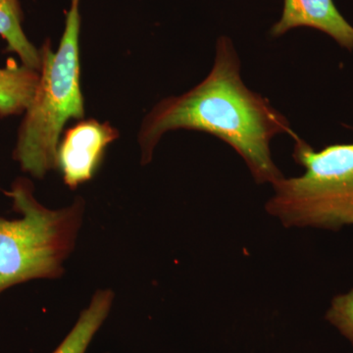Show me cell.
I'll return each mask as SVG.
<instances>
[{"label":"cell","mask_w":353,"mask_h":353,"mask_svg":"<svg viewBox=\"0 0 353 353\" xmlns=\"http://www.w3.org/2000/svg\"><path fill=\"white\" fill-rule=\"evenodd\" d=\"M39 71L9 62L0 68V117L25 113L38 88Z\"/></svg>","instance_id":"7"},{"label":"cell","mask_w":353,"mask_h":353,"mask_svg":"<svg viewBox=\"0 0 353 353\" xmlns=\"http://www.w3.org/2000/svg\"><path fill=\"white\" fill-rule=\"evenodd\" d=\"M4 194L21 217H0V294L28 281L62 275L85 208L82 199L59 210L44 208L34 199L27 179H18Z\"/></svg>","instance_id":"3"},{"label":"cell","mask_w":353,"mask_h":353,"mask_svg":"<svg viewBox=\"0 0 353 353\" xmlns=\"http://www.w3.org/2000/svg\"><path fill=\"white\" fill-rule=\"evenodd\" d=\"M326 319L353 345V290L347 294L334 297Z\"/></svg>","instance_id":"10"},{"label":"cell","mask_w":353,"mask_h":353,"mask_svg":"<svg viewBox=\"0 0 353 353\" xmlns=\"http://www.w3.org/2000/svg\"><path fill=\"white\" fill-rule=\"evenodd\" d=\"M113 299L111 290L95 292L88 307L81 313L75 326L53 353H85L90 341L108 318Z\"/></svg>","instance_id":"8"},{"label":"cell","mask_w":353,"mask_h":353,"mask_svg":"<svg viewBox=\"0 0 353 353\" xmlns=\"http://www.w3.org/2000/svg\"><path fill=\"white\" fill-rule=\"evenodd\" d=\"M294 141L292 155L305 171L273 183L267 211L287 227L340 230L353 225V143L317 152L303 139Z\"/></svg>","instance_id":"4"},{"label":"cell","mask_w":353,"mask_h":353,"mask_svg":"<svg viewBox=\"0 0 353 353\" xmlns=\"http://www.w3.org/2000/svg\"><path fill=\"white\" fill-rule=\"evenodd\" d=\"M19 0H0V37L6 41L7 50L19 57L22 64L41 71V51L26 36Z\"/></svg>","instance_id":"9"},{"label":"cell","mask_w":353,"mask_h":353,"mask_svg":"<svg viewBox=\"0 0 353 353\" xmlns=\"http://www.w3.org/2000/svg\"><path fill=\"white\" fill-rule=\"evenodd\" d=\"M185 129L208 132L233 148L257 183L283 178L272 160L270 143L277 134L299 138L287 118L241 78V61L230 39L220 38L214 65L201 83L180 97L160 101L141 124V162L152 161L164 134Z\"/></svg>","instance_id":"1"},{"label":"cell","mask_w":353,"mask_h":353,"mask_svg":"<svg viewBox=\"0 0 353 353\" xmlns=\"http://www.w3.org/2000/svg\"><path fill=\"white\" fill-rule=\"evenodd\" d=\"M119 137L109 123L83 120L65 131L57 148V168L70 189L94 178L108 145Z\"/></svg>","instance_id":"5"},{"label":"cell","mask_w":353,"mask_h":353,"mask_svg":"<svg viewBox=\"0 0 353 353\" xmlns=\"http://www.w3.org/2000/svg\"><path fill=\"white\" fill-rule=\"evenodd\" d=\"M299 27L325 32L341 48L353 50V27L333 0H284L282 18L272 27V36L278 38Z\"/></svg>","instance_id":"6"},{"label":"cell","mask_w":353,"mask_h":353,"mask_svg":"<svg viewBox=\"0 0 353 353\" xmlns=\"http://www.w3.org/2000/svg\"><path fill=\"white\" fill-rule=\"evenodd\" d=\"M80 0H71L65 29L57 50L50 39L41 48L38 88L18 131L14 159L22 170L43 179L57 168V148L70 119H83L85 106L81 90Z\"/></svg>","instance_id":"2"}]
</instances>
